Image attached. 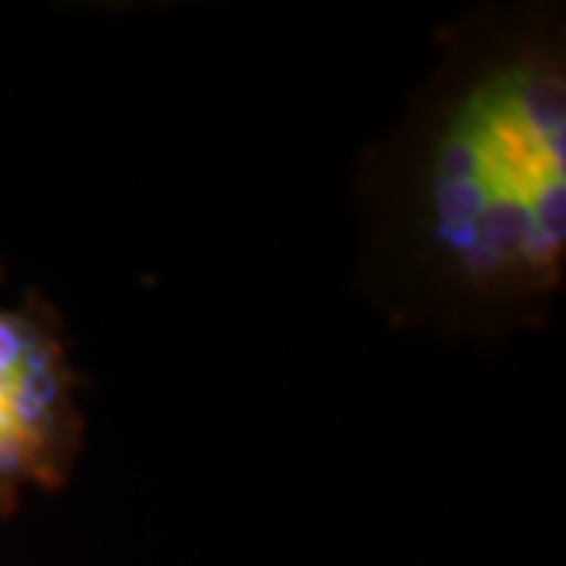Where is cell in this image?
Returning <instances> with one entry per match:
<instances>
[{"label":"cell","instance_id":"obj_1","mask_svg":"<svg viewBox=\"0 0 566 566\" xmlns=\"http://www.w3.org/2000/svg\"><path fill=\"white\" fill-rule=\"evenodd\" d=\"M431 233L465 281L551 290L566 259V80L547 51L494 63L457 98L428 170Z\"/></svg>","mask_w":566,"mask_h":566},{"label":"cell","instance_id":"obj_2","mask_svg":"<svg viewBox=\"0 0 566 566\" xmlns=\"http://www.w3.org/2000/svg\"><path fill=\"white\" fill-rule=\"evenodd\" d=\"M80 447V375L57 318L32 300H0V513L66 485Z\"/></svg>","mask_w":566,"mask_h":566}]
</instances>
